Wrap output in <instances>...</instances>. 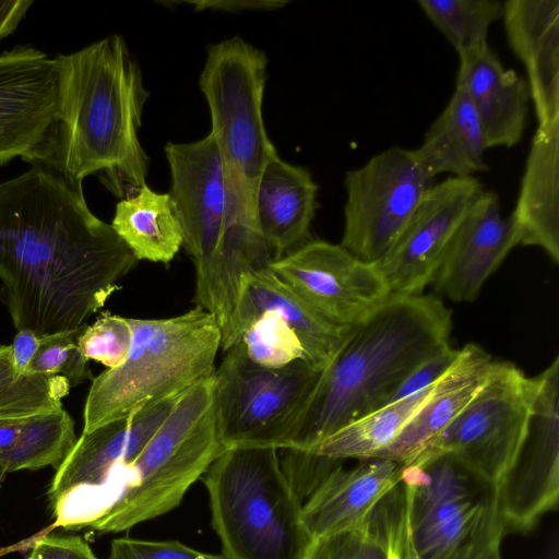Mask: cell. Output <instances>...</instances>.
Returning a JSON list of instances; mask_svg holds the SVG:
<instances>
[{"label": "cell", "instance_id": "cell-1", "mask_svg": "<svg viewBox=\"0 0 559 559\" xmlns=\"http://www.w3.org/2000/svg\"><path fill=\"white\" fill-rule=\"evenodd\" d=\"M138 262L82 183L39 164L0 182V296L17 331L86 324Z\"/></svg>", "mask_w": 559, "mask_h": 559}, {"label": "cell", "instance_id": "cell-2", "mask_svg": "<svg viewBox=\"0 0 559 559\" xmlns=\"http://www.w3.org/2000/svg\"><path fill=\"white\" fill-rule=\"evenodd\" d=\"M59 94L55 123L28 163L73 182L98 171L121 195L146 185L150 159L139 139L148 91L139 63L120 35L75 52L57 55Z\"/></svg>", "mask_w": 559, "mask_h": 559}, {"label": "cell", "instance_id": "cell-3", "mask_svg": "<svg viewBox=\"0 0 559 559\" xmlns=\"http://www.w3.org/2000/svg\"><path fill=\"white\" fill-rule=\"evenodd\" d=\"M452 312L436 296H391L353 329L321 372L282 449L311 452L386 405L409 373L450 346Z\"/></svg>", "mask_w": 559, "mask_h": 559}, {"label": "cell", "instance_id": "cell-4", "mask_svg": "<svg viewBox=\"0 0 559 559\" xmlns=\"http://www.w3.org/2000/svg\"><path fill=\"white\" fill-rule=\"evenodd\" d=\"M266 76L265 53L235 36L209 48L199 80L210 108V133L222 158L228 200L223 262L240 276L272 262L255 216L260 177L278 155L262 117Z\"/></svg>", "mask_w": 559, "mask_h": 559}, {"label": "cell", "instance_id": "cell-5", "mask_svg": "<svg viewBox=\"0 0 559 559\" xmlns=\"http://www.w3.org/2000/svg\"><path fill=\"white\" fill-rule=\"evenodd\" d=\"M124 361L93 379L83 412V432L176 397L214 372L221 330L209 311L195 308L166 319L129 318Z\"/></svg>", "mask_w": 559, "mask_h": 559}, {"label": "cell", "instance_id": "cell-6", "mask_svg": "<svg viewBox=\"0 0 559 559\" xmlns=\"http://www.w3.org/2000/svg\"><path fill=\"white\" fill-rule=\"evenodd\" d=\"M203 483L224 559L305 558L311 539L302 501L282 469L277 449H227Z\"/></svg>", "mask_w": 559, "mask_h": 559}, {"label": "cell", "instance_id": "cell-7", "mask_svg": "<svg viewBox=\"0 0 559 559\" xmlns=\"http://www.w3.org/2000/svg\"><path fill=\"white\" fill-rule=\"evenodd\" d=\"M401 559H502L497 484L450 455L403 464Z\"/></svg>", "mask_w": 559, "mask_h": 559}, {"label": "cell", "instance_id": "cell-8", "mask_svg": "<svg viewBox=\"0 0 559 559\" xmlns=\"http://www.w3.org/2000/svg\"><path fill=\"white\" fill-rule=\"evenodd\" d=\"M224 451L216 426L213 372L178 396L128 467L122 495L90 527L122 532L169 512Z\"/></svg>", "mask_w": 559, "mask_h": 559}, {"label": "cell", "instance_id": "cell-9", "mask_svg": "<svg viewBox=\"0 0 559 559\" xmlns=\"http://www.w3.org/2000/svg\"><path fill=\"white\" fill-rule=\"evenodd\" d=\"M169 197L182 231V247L195 270L197 306L221 330L226 352L239 341L237 310L223 265L228 200L222 158L213 135L191 143H167Z\"/></svg>", "mask_w": 559, "mask_h": 559}, {"label": "cell", "instance_id": "cell-10", "mask_svg": "<svg viewBox=\"0 0 559 559\" xmlns=\"http://www.w3.org/2000/svg\"><path fill=\"white\" fill-rule=\"evenodd\" d=\"M321 372L305 359L278 369L261 367L238 341L214 371V408L223 448L282 449Z\"/></svg>", "mask_w": 559, "mask_h": 559}, {"label": "cell", "instance_id": "cell-11", "mask_svg": "<svg viewBox=\"0 0 559 559\" xmlns=\"http://www.w3.org/2000/svg\"><path fill=\"white\" fill-rule=\"evenodd\" d=\"M178 396L82 432L56 469L48 492L53 504V527H90L108 512L124 490L128 467L168 416Z\"/></svg>", "mask_w": 559, "mask_h": 559}, {"label": "cell", "instance_id": "cell-12", "mask_svg": "<svg viewBox=\"0 0 559 559\" xmlns=\"http://www.w3.org/2000/svg\"><path fill=\"white\" fill-rule=\"evenodd\" d=\"M534 390V377L510 361H493L467 405L405 464L450 455L497 484L524 435Z\"/></svg>", "mask_w": 559, "mask_h": 559}, {"label": "cell", "instance_id": "cell-13", "mask_svg": "<svg viewBox=\"0 0 559 559\" xmlns=\"http://www.w3.org/2000/svg\"><path fill=\"white\" fill-rule=\"evenodd\" d=\"M415 150L391 146L346 173L341 246L368 262L378 261L435 185Z\"/></svg>", "mask_w": 559, "mask_h": 559}, {"label": "cell", "instance_id": "cell-14", "mask_svg": "<svg viewBox=\"0 0 559 559\" xmlns=\"http://www.w3.org/2000/svg\"><path fill=\"white\" fill-rule=\"evenodd\" d=\"M535 378L526 428L520 445L497 483L508 533H528L559 497V356Z\"/></svg>", "mask_w": 559, "mask_h": 559}, {"label": "cell", "instance_id": "cell-15", "mask_svg": "<svg viewBox=\"0 0 559 559\" xmlns=\"http://www.w3.org/2000/svg\"><path fill=\"white\" fill-rule=\"evenodd\" d=\"M270 270L314 311L338 326L360 324L391 297L374 262L323 240L311 239L272 261Z\"/></svg>", "mask_w": 559, "mask_h": 559}, {"label": "cell", "instance_id": "cell-16", "mask_svg": "<svg viewBox=\"0 0 559 559\" xmlns=\"http://www.w3.org/2000/svg\"><path fill=\"white\" fill-rule=\"evenodd\" d=\"M476 177H452L435 183L397 238L376 261L391 296L423 294L431 284L467 211L483 192Z\"/></svg>", "mask_w": 559, "mask_h": 559}, {"label": "cell", "instance_id": "cell-17", "mask_svg": "<svg viewBox=\"0 0 559 559\" xmlns=\"http://www.w3.org/2000/svg\"><path fill=\"white\" fill-rule=\"evenodd\" d=\"M59 70L55 57L31 45L0 55V167L28 159L56 119Z\"/></svg>", "mask_w": 559, "mask_h": 559}, {"label": "cell", "instance_id": "cell-18", "mask_svg": "<svg viewBox=\"0 0 559 559\" xmlns=\"http://www.w3.org/2000/svg\"><path fill=\"white\" fill-rule=\"evenodd\" d=\"M516 229L493 191L474 201L456 229L431 284L455 302L473 301L513 247Z\"/></svg>", "mask_w": 559, "mask_h": 559}, {"label": "cell", "instance_id": "cell-19", "mask_svg": "<svg viewBox=\"0 0 559 559\" xmlns=\"http://www.w3.org/2000/svg\"><path fill=\"white\" fill-rule=\"evenodd\" d=\"M507 38L526 68L538 128L559 122V1L503 2Z\"/></svg>", "mask_w": 559, "mask_h": 559}, {"label": "cell", "instance_id": "cell-20", "mask_svg": "<svg viewBox=\"0 0 559 559\" xmlns=\"http://www.w3.org/2000/svg\"><path fill=\"white\" fill-rule=\"evenodd\" d=\"M358 461L349 468L338 464L302 503V523L311 542L353 526L401 481L402 463L379 457Z\"/></svg>", "mask_w": 559, "mask_h": 559}, {"label": "cell", "instance_id": "cell-21", "mask_svg": "<svg viewBox=\"0 0 559 559\" xmlns=\"http://www.w3.org/2000/svg\"><path fill=\"white\" fill-rule=\"evenodd\" d=\"M471 100L488 148L518 144L526 123L530 90L514 70L506 69L488 46L460 58L456 86Z\"/></svg>", "mask_w": 559, "mask_h": 559}, {"label": "cell", "instance_id": "cell-22", "mask_svg": "<svg viewBox=\"0 0 559 559\" xmlns=\"http://www.w3.org/2000/svg\"><path fill=\"white\" fill-rule=\"evenodd\" d=\"M318 185L308 169L275 156L264 167L255 194V216L272 261L310 241Z\"/></svg>", "mask_w": 559, "mask_h": 559}, {"label": "cell", "instance_id": "cell-23", "mask_svg": "<svg viewBox=\"0 0 559 559\" xmlns=\"http://www.w3.org/2000/svg\"><path fill=\"white\" fill-rule=\"evenodd\" d=\"M265 311L277 313L289 325L306 361L318 371L332 362L355 328L338 326L324 319L270 267L251 272L243 283L238 313L240 337L253 319Z\"/></svg>", "mask_w": 559, "mask_h": 559}, {"label": "cell", "instance_id": "cell-24", "mask_svg": "<svg viewBox=\"0 0 559 559\" xmlns=\"http://www.w3.org/2000/svg\"><path fill=\"white\" fill-rule=\"evenodd\" d=\"M518 245L542 248L559 263V122L538 128L510 214Z\"/></svg>", "mask_w": 559, "mask_h": 559}, {"label": "cell", "instance_id": "cell-25", "mask_svg": "<svg viewBox=\"0 0 559 559\" xmlns=\"http://www.w3.org/2000/svg\"><path fill=\"white\" fill-rule=\"evenodd\" d=\"M493 361L491 356L476 344H466L461 348L459 358L437 382L430 399L400 435L374 457L402 464L411 461L474 397L485 382Z\"/></svg>", "mask_w": 559, "mask_h": 559}, {"label": "cell", "instance_id": "cell-26", "mask_svg": "<svg viewBox=\"0 0 559 559\" xmlns=\"http://www.w3.org/2000/svg\"><path fill=\"white\" fill-rule=\"evenodd\" d=\"M487 144L478 116L466 96L455 87L448 105L431 123L415 150L420 163L435 177H474L488 169Z\"/></svg>", "mask_w": 559, "mask_h": 559}, {"label": "cell", "instance_id": "cell-27", "mask_svg": "<svg viewBox=\"0 0 559 559\" xmlns=\"http://www.w3.org/2000/svg\"><path fill=\"white\" fill-rule=\"evenodd\" d=\"M405 527L402 481L353 526L311 542L304 559H401Z\"/></svg>", "mask_w": 559, "mask_h": 559}, {"label": "cell", "instance_id": "cell-28", "mask_svg": "<svg viewBox=\"0 0 559 559\" xmlns=\"http://www.w3.org/2000/svg\"><path fill=\"white\" fill-rule=\"evenodd\" d=\"M116 205L111 227L140 260L169 264L182 247V231L168 193L146 185Z\"/></svg>", "mask_w": 559, "mask_h": 559}, {"label": "cell", "instance_id": "cell-29", "mask_svg": "<svg viewBox=\"0 0 559 559\" xmlns=\"http://www.w3.org/2000/svg\"><path fill=\"white\" fill-rule=\"evenodd\" d=\"M437 382L416 394L386 404L348 424L307 453L343 461L374 457L400 435L426 404Z\"/></svg>", "mask_w": 559, "mask_h": 559}, {"label": "cell", "instance_id": "cell-30", "mask_svg": "<svg viewBox=\"0 0 559 559\" xmlns=\"http://www.w3.org/2000/svg\"><path fill=\"white\" fill-rule=\"evenodd\" d=\"M76 441L73 418L63 407L26 418L15 443L0 452V469L2 473L46 466L58 469Z\"/></svg>", "mask_w": 559, "mask_h": 559}, {"label": "cell", "instance_id": "cell-31", "mask_svg": "<svg viewBox=\"0 0 559 559\" xmlns=\"http://www.w3.org/2000/svg\"><path fill=\"white\" fill-rule=\"evenodd\" d=\"M418 5L460 58L487 48L490 25L503 15L497 0H419Z\"/></svg>", "mask_w": 559, "mask_h": 559}, {"label": "cell", "instance_id": "cell-32", "mask_svg": "<svg viewBox=\"0 0 559 559\" xmlns=\"http://www.w3.org/2000/svg\"><path fill=\"white\" fill-rule=\"evenodd\" d=\"M70 390L61 377L19 374L10 345H0V421L23 420L61 408L62 399Z\"/></svg>", "mask_w": 559, "mask_h": 559}, {"label": "cell", "instance_id": "cell-33", "mask_svg": "<svg viewBox=\"0 0 559 559\" xmlns=\"http://www.w3.org/2000/svg\"><path fill=\"white\" fill-rule=\"evenodd\" d=\"M239 341L248 357L264 368L278 369L295 360L305 359L296 334L277 313L272 311L255 317Z\"/></svg>", "mask_w": 559, "mask_h": 559}, {"label": "cell", "instance_id": "cell-34", "mask_svg": "<svg viewBox=\"0 0 559 559\" xmlns=\"http://www.w3.org/2000/svg\"><path fill=\"white\" fill-rule=\"evenodd\" d=\"M86 325L41 336L28 372L61 377L71 389L92 379L88 359L78 344L79 335Z\"/></svg>", "mask_w": 559, "mask_h": 559}, {"label": "cell", "instance_id": "cell-35", "mask_svg": "<svg viewBox=\"0 0 559 559\" xmlns=\"http://www.w3.org/2000/svg\"><path fill=\"white\" fill-rule=\"evenodd\" d=\"M132 341L129 318L104 311L92 325L81 332L78 344L86 359L108 369L120 366L128 356Z\"/></svg>", "mask_w": 559, "mask_h": 559}, {"label": "cell", "instance_id": "cell-36", "mask_svg": "<svg viewBox=\"0 0 559 559\" xmlns=\"http://www.w3.org/2000/svg\"><path fill=\"white\" fill-rule=\"evenodd\" d=\"M108 559H224L177 540H147L131 537L112 539Z\"/></svg>", "mask_w": 559, "mask_h": 559}, {"label": "cell", "instance_id": "cell-37", "mask_svg": "<svg viewBox=\"0 0 559 559\" xmlns=\"http://www.w3.org/2000/svg\"><path fill=\"white\" fill-rule=\"evenodd\" d=\"M461 348L457 349L448 346L440 353L420 364L399 385L395 392L391 395L388 404L416 394L421 390L433 385L453 366L459 358Z\"/></svg>", "mask_w": 559, "mask_h": 559}, {"label": "cell", "instance_id": "cell-38", "mask_svg": "<svg viewBox=\"0 0 559 559\" xmlns=\"http://www.w3.org/2000/svg\"><path fill=\"white\" fill-rule=\"evenodd\" d=\"M26 559H97L80 536L45 535L31 548Z\"/></svg>", "mask_w": 559, "mask_h": 559}, {"label": "cell", "instance_id": "cell-39", "mask_svg": "<svg viewBox=\"0 0 559 559\" xmlns=\"http://www.w3.org/2000/svg\"><path fill=\"white\" fill-rule=\"evenodd\" d=\"M41 336L32 330H19L14 335L11 348V357L15 371L19 374L29 373V366L40 346Z\"/></svg>", "mask_w": 559, "mask_h": 559}, {"label": "cell", "instance_id": "cell-40", "mask_svg": "<svg viewBox=\"0 0 559 559\" xmlns=\"http://www.w3.org/2000/svg\"><path fill=\"white\" fill-rule=\"evenodd\" d=\"M33 4L32 0H0V41L14 33Z\"/></svg>", "mask_w": 559, "mask_h": 559}, {"label": "cell", "instance_id": "cell-41", "mask_svg": "<svg viewBox=\"0 0 559 559\" xmlns=\"http://www.w3.org/2000/svg\"><path fill=\"white\" fill-rule=\"evenodd\" d=\"M23 420L0 421V452L10 449L15 443Z\"/></svg>", "mask_w": 559, "mask_h": 559}, {"label": "cell", "instance_id": "cell-42", "mask_svg": "<svg viewBox=\"0 0 559 559\" xmlns=\"http://www.w3.org/2000/svg\"><path fill=\"white\" fill-rule=\"evenodd\" d=\"M0 488H1V485H0Z\"/></svg>", "mask_w": 559, "mask_h": 559}]
</instances>
